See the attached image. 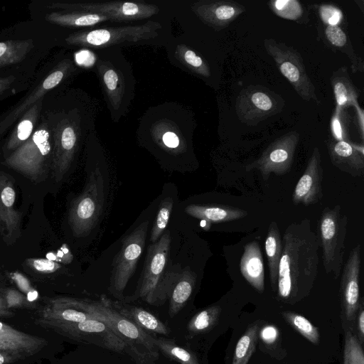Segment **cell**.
<instances>
[{
    "instance_id": "1",
    "label": "cell",
    "mask_w": 364,
    "mask_h": 364,
    "mask_svg": "<svg viewBox=\"0 0 364 364\" xmlns=\"http://www.w3.org/2000/svg\"><path fill=\"white\" fill-rule=\"evenodd\" d=\"M279 263L277 294L285 301L305 296L312 288L319 263L317 235L305 218L286 228Z\"/></svg>"
},
{
    "instance_id": "2",
    "label": "cell",
    "mask_w": 364,
    "mask_h": 364,
    "mask_svg": "<svg viewBox=\"0 0 364 364\" xmlns=\"http://www.w3.org/2000/svg\"><path fill=\"white\" fill-rule=\"evenodd\" d=\"M171 237L165 231L161 237L149 247L142 277L134 294L122 300L128 303L141 299L159 306L168 299L171 287L180 271L171 267L169 250Z\"/></svg>"
},
{
    "instance_id": "3",
    "label": "cell",
    "mask_w": 364,
    "mask_h": 364,
    "mask_svg": "<svg viewBox=\"0 0 364 364\" xmlns=\"http://www.w3.org/2000/svg\"><path fill=\"white\" fill-rule=\"evenodd\" d=\"M52 302L68 306L90 314L92 317L106 323L129 346L134 355L140 353L137 348L154 355L156 348L149 335L129 318L122 315L107 297L100 301H90L59 296L49 299Z\"/></svg>"
},
{
    "instance_id": "4",
    "label": "cell",
    "mask_w": 364,
    "mask_h": 364,
    "mask_svg": "<svg viewBox=\"0 0 364 364\" xmlns=\"http://www.w3.org/2000/svg\"><path fill=\"white\" fill-rule=\"evenodd\" d=\"M317 228L325 272L338 279L343 262L348 218L339 205L332 208L326 207L322 211Z\"/></svg>"
},
{
    "instance_id": "5",
    "label": "cell",
    "mask_w": 364,
    "mask_h": 364,
    "mask_svg": "<svg viewBox=\"0 0 364 364\" xmlns=\"http://www.w3.org/2000/svg\"><path fill=\"white\" fill-rule=\"evenodd\" d=\"M104 202L105 179L96 168L89 176L83 192L70 207L69 223L75 236H84L94 228L102 212Z\"/></svg>"
},
{
    "instance_id": "6",
    "label": "cell",
    "mask_w": 364,
    "mask_h": 364,
    "mask_svg": "<svg viewBox=\"0 0 364 364\" xmlns=\"http://www.w3.org/2000/svg\"><path fill=\"white\" fill-rule=\"evenodd\" d=\"M267 53L274 59L280 73L293 86L298 95L306 101L320 104L316 89L305 69L299 53L285 43L274 39L264 41Z\"/></svg>"
},
{
    "instance_id": "7",
    "label": "cell",
    "mask_w": 364,
    "mask_h": 364,
    "mask_svg": "<svg viewBox=\"0 0 364 364\" xmlns=\"http://www.w3.org/2000/svg\"><path fill=\"white\" fill-rule=\"evenodd\" d=\"M161 28L159 22L148 21L142 25L98 28L74 33L68 41L73 45L106 47L154 38Z\"/></svg>"
},
{
    "instance_id": "8",
    "label": "cell",
    "mask_w": 364,
    "mask_h": 364,
    "mask_svg": "<svg viewBox=\"0 0 364 364\" xmlns=\"http://www.w3.org/2000/svg\"><path fill=\"white\" fill-rule=\"evenodd\" d=\"M148 225V221H144L128 235L114 259L110 291L119 299L144 250Z\"/></svg>"
},
{
    "instance_id": "9",
    "label": "cell",
    "mask_w": 364,
    "mask_h": 364,
    "mask_svg": "<svg viewBox=\"0 0 364 364\" xmlns=\"http://www.w3.org/2000/svg\"><path fill=\"white\" fill-rule=\"evenodd\" d=\"M49 134L40 129L33 136V142L23 146L6 159V164L33 181L44 179L48 172V156L51 150Z\"/></svg>"
},
{
    "instance_id": "10",
    "label": "cell",
    "mask_w": 364,
    "mask_h": 364,
    "mask_svg": "<svg viewBox=\"0 0 364 364\" xmlns=\"http://www.w3.org/2000/svg\"><path fill=\"white\" fill-rule=\"evenodd\" d=\"M52 331L70 339L94 344L114 352L132 353L127 343L106 323L92 316L80 322L57 326Z\"/></svg>"
},
{
    "instance_id": "11",
    "label": "cell",
    "mask_w": 364,
    "mask_h": 364,
    "mask_svg": "<svg viewBox=\"0 0 364 364\" xmlns=\"http://www.w3.org/2000/svg\"><path fill=\"white\" fill-rule=\"evenodd\" d=\"M279 96L260 86L243 90L237 97L236 113L241 122L254 126L279 112L284 107Z\"/></svg>"
},
{
    "instance_id": "12",
    "label": "cell",
    "mask_w": 364,
    "mask_h": 364,
    "mask_svg": "<svg viewBox=\"0 0 364 364\" xmlns=\"http://www.w3.org/2000/svg\"><path fill=\"white\" fill-rule=\"evenodd\" d=\"M299 134L295 131L277 139L255 161L246 166V171L258 170L262 178L267 181L271 173L281 176L291 168Z\"/></svg>"
},
{
    "instance_id": "13",
    "label": "cell",
    "mask_w": 364,
    "mask_h": 364,
    "mask_svg": "<svg viewBox=\"0 0 364 364\" xmlns=\"http://www.w3.org/2000/svg\"><path fill=\"white\" fill-rule=\"evenodd\" d=\"M360 244L350 252L342 271L340 286L343 323L351 329L360 306Z\"/></svg>"
},
{
    "instance_id": "14",
    "label": "cell",
    "mask_w": 364,
    "mask_h": 364,
    "mask_svg": "<svg viewBox=\"0 0 364 364\" xmlns=\"http://www.w3.org/2000/svg\"><path fill=\"white\" fill-rule=\"evenodd\" d=\"M64 6L78 11L102 14L109 17L112 21L144 19L151 17L159 11V7L154 4L118 1L66 4Z\"/></svg>"
},
{
    "instance_id": "15",
    "label": "cell",
    "mask_w": 364,
    "mask_h": 364,
    "mask_svg": "<svg viewBox=\"0 0 364 364\" xmlns=\"http://www.w3.org/2000/svg\"><path fill=\"white\" fill-rule=\"evenodd\" d=\"M16 191L12 178L0 171V235L7 245L21 235V213L15 209Z\"/></svg>"
},
{
    "instance_id": "16",
    "label": "cell",
    "mask_w": 364,
    "mask_h": 364,
    "mask_svg": "<svg viewBox=\"0 0 364 364\" xmlns=\"http://www.w3.org/2000/svg\"><path fill=\"white\" fill-rule=\"evenodd\" d=\"M322 178L321 154L318 148L315 147L304 173L294 188L292 195L293 203L309 205L320 201L323 196Z\"/></svg>"
},
{
    "instance_id": "17",
    "label": "cell",
    "mask_w": 364,
    "mask_h": 364,
    "mask_svg": "<svg viewBox=\"0 0 364 364\" xmlns=\"http://www.w3.org/2000/svg\"><path fill=\"white\" fill-rule=\"evenodd\" d=\"M191 9L203 22L215 30L226 28L245 10L242 5L232 1H200L193 4Z\"/></svg>"
},
{
    "instance_id": "18",
    "label": "cell",
    "mask_w": 364,
    "mask_h": 364,
    "mask_svg": "<svg viewBox=\"0 0 364 364\" xmlns=\"http://www.w3.org/2000/svg\"><path fill=\"white\" fill-rule=\"evenodd\" d=\"M332 164L341 171L353 177L364 173V153L363 146H356L346 141L328 144Z\"/></svg>"
},
{
    "instance_id": "19",
    "label": "cell",
    "mask_w": 364,
    "mask_h": 364,
    "mask_svg": "<svg viewBox=\"0 0 364 364\" xmlns=\"http://www.w3.org/2000/svg\"><path fill=\"white\" fill-rule=\"evenodd\" d=\"M76 126L65 123L57 143L53 161V177L60 181L68 171L73 160L77 142Z\"/></svg>"
},
{
    "instance_id": "20",
    "label": "cell",
    "mask_w": 364,
    "mask_h": 364,
    "mask_svg": "<svg viewBox=\"0 0 364 364\" xmlns=\"http://www.w3.org/2000/svg\"><path fill=\"white\" fill-rule=\"evenodd\" d=\"M37 315L36 323L50 330L61 325L80 322L92 317L84 311L49 301L46 306L38 311Z\"/></svg>"
},
{
    "instance_id": "21",
    "label": "cell",
    "mask_w": 364,
    "mask_h": 364,
    "mask_svg": "<svg viewBox=\"0 0 364 364\" xmlns=\"http://www.w3.org/2000/svg\"><path fill=\"white\" fill-rule=\"evenodd\" d=\"M242 277L259 292L264 289V269L262 255L257 240L247 243L240 262Z\"/></svg>"
},
{
    "instance_id": "22",
    "label": "cell",
    "mask_w": 364,
    "mask_h": 364,
    "mask_svg": "<svg viewBox=\"0 0 364 364\" xmlns=\"http://www.w3.org/2000/svg\"><path fill=\"white\" fill-rule=\"evenodd\" d=\"M220 312V306L212 305L191 316L185 326L187 348L194 349L200 338L213 329L218 324Z\"/></svg>"
},
{
    "instance_id": "23",
    "label": "cell",
    "mask_w": 364,
    "mask_h": 364,
    "mask_svg": "<svg viewBox=\"0 0 364 364\" xmlns=\"http://www.w3.org/2000/svg\"><path fill=\"white\" fill-rule=\"evenodd\" d=\"M110 302L122 315L149 335L168 336L170 334L171 329L147 310L122 301L110 300Z\"/></svg>"
},
{
    "instance_id": "24",
    "label": "cell",
    "mask_w": 364,
    "mask_h": 364,
    "mask_svg": "<svg viewBox=\"0 0 364 364\" xmlns=\"http://www.w3.org/2000/svg\"><path fill=\"white\" fill-rule=\"evenodd\" d=\"M196 285V275L188 269L179 272L168 294V315L173 318L181 312L191 299Z\"/></svg>"
},
{
    "instance_id": "25",
    "label": "cell",
    "mask_w": 364,
    "mask_h": 364,
    "mask_svg": "<svg viewBox=\"0 0 364 364\" xmlns=\"http://www.w3.org/2000/svg\"><path fill=\"white\" fill-rule=\"evenodd\" d=\"M186 213L209 224L235 220L247 215V211L232 207L196 204L188 205L186 208Z\"/></svg>"
},
{
    "instance_id": "26",
    "label": "cell",
    "mask_w": 364,
    "mask_h": 364,
    "mask_svg": "<svg viewBox=\"0 0 364 364\" xmlns=\"http://www.w3.org/2000/svg\"><path fill=\"white\" fill-rule=\"evenodd\" d=\"M265 252L267 257L271 286L277 290L279 263L282 251V241L279 227L276 222H271L265 240Z\"/></svg>"
},
{
    "instance_id": "27",
    "label": "cell",
    "mask_w": 364,
    "mask_h": 364,
    "mask_svg": "<svg viewBox=\"0 0 364 364\" xmlns=\"http://www.w3.org/2000/svg\"><path fill=\"white\" fill-rule=\"evenodd\" d=\"M97 68L108 100L113 108L118 109L124 94V80L119 72L109 64L100 62Z\"/></svg>"
},
{
    "instance_id": "28",
    "label": "cell",
    "mask_w": 364,
    "mask_h": 364,
    "mask_svg": "<svg viewBox=\"0 0 364 364\" xmlns=\"http://www.w3.org/2000/svg\"><path fill=\"white\" fill-rule=\"evenodd\" d=\"M330 80L338 107H341L357 102L359 92L354 87L345 67L340 68L334 72Z\"/></svg>"
},
{
    "instance_id": "29",
    "label": "cell",
    "mask_w": 364,
    "mask_h": 364,
    "mask_svg": "<svg viewBox=\"0 0 364 364\" xmlns=\"http://www.w3.org/2000/svg\"><path fill=\"white\" fill-rule=\"evenodd\" d=\"M325 36L331 46L348 55L354 71L363 70V60L355 55L346 33L338 25H326Z\"/></svg>"
},
{
    "instance_id": "30",
    "label": "cell",
    "mask_w": 364,
    "mask_h": 364,
    "mask_svg": "<svg viewBox=\"0 0 364 364\" xmlns=\"http://www.w3.org/2000/svg\"><path fill=\"white\" fill-rule=\"evenodd\" d=\"M153 342L157 349L168 358L180 364H200L193 350L178 346L174 341L165 337H153Z\"/></svg>"
},
{
    "instance_id": "31",
    "label": "cell",
    "mask_w": 364,
    "mask_h": 364,
    "mask_svg": "<svg viewBox=\"0 0 364 364\" xmlns=\"http://www.w3.org/2000/svg\"><path fill=\"white\" fill-rule=\"evenodd\" d=\"M259 326L254 324L249 327L238 340L232 364H247L257 344Z\"/></svg>"
},
{
    "instance_id": "32",
    "label": "cell",
    "mask_w": 364,
    "mask_h": 364,
    "mask_svg": "<svg viewBox=\"0 0 364 364\" xmlns=\"http://www.w3.org/2000/svg\"><path fill=\"white\" fill-rule=\"evenodd\" d=\"M0 336L41 351L48 345L43 338L19 331L0 321Z\"/></svg>"
},
{
    "instance_id": "33",
    "label": "cell",
    "mask_w": 364,
    "mask_h": 364,
    "mask_svg": "<svg viewBox=\"0 0 364 364\" xmlns=\"http://www.w3.org/2000/svg\"><path fill=\"white\" fill-rule=\"evenodd\" d=\"M343 327L345 335L343 364H364L362 344L357 335L345 323H343Z\"/></svg>"
},
{
    "instance_id": "34",
    "label": "cell",
    "mask_w": 364,
    "mask_h": 364,
    "mask_svg": "<svg viewBox=\"0 0 364 364\" xmlns=\"http://www.w3.org/2000/svg\"><path fill=\"white\" fill-rule=\"evenodd\" d=\"M175 55L181 62L194 73L205 77L210 75L208 63L202 57L186 46L178 45L176 47Z\"/></svg>"
},
{
    "instance_id": "35",
    "label": "cell",
    "mask_w": 364,
    "mask_h": 364,
    "mask_svg": "<svg viewBox=\"0 0 364 364\" xmlns=\"http://www.w3.org/2000/svg\"><path fill=\"white\" fill-rule=\"evenodd\" d=\"M55 20L56 22L61 24L75 27L91 26L107 21H110L109 18L107 16L83 11L63 15L59 14L55 16Z\"/></svg>"
},
{
    "instance_id": "36",
    "label": "cell",
    "mask_w": 364,
    "mask_h": 364,
    "mask_svg": "<svg viewBox=\"0 0 364 364\" xmlns=\"http://www.w3.org/2000/svg\"><path fill=\"white\" fill-rule=\"evenodd\" d=\"M286 321L310 342L318 344L320 335L318 328L304 316L291 311L282 312Z\"/></svg>"
},
{
    "instance_id": "37",
    "label": "cell",
    "mask_w": 364,
    "mask_h": 364,
    "mask_svg": "<svg viewBox=\"0 0 364 364\" xmlns=\"http://www.w3.org/2000/svg\"><path fill=\"white\" fill-rule=\"evenodd\" d=\"M173 200L170 197L164 198L160 203L159 208L151 229L150 240L152 243L159 240L165 232L173 208Z\"/></svg>"
},
{
    "instance_id": "38",
    "label": "cell",
    "mask_w": 364,
    "mask_h": 364,
    "mask_svg": "<svg viewBox=\"0 0 364 364\" xmlns=\"http://www.w3.org/2000/svg\"><path fill=\"white\" fill-rule=\"evenodd\" d=\"M272 9L282 18L296 20L302 14L299 3L293 0H278L272 1Z\"/></svg>"
},
{
    "instance_id": "39",
    "label": "cell",
    "mask_w": 364,
    "mask_h": 364,
    "mask_svg": "<svg viewBox=\"0 0 364 364\" xmlns=\"http://www.w3.org/2000/svg\"><path fill=\"white\" fill-rule=\"evenodd\" d=\"M0 294L4 298L6 306L11 308H31L32 304L28 297L14 288L0 287Z\"/></svg>"
},
{
    "instance_id": "40",
    "label": "cell",
    "mask_w": 364,
    "mask_h": 364,
    "mask_svg": "<svg viewBox=\"0 0 364 364\" xmlns=\"http://www.w3.org/2000/svg\"><path fill=\"white\" fill-rule=\"evenodd\" d=\"M25 263L33 271L43 274L53 273L61 267L60 264L47 258H27Z\"/></svg>"
},
{
    "instance_id": "41",
    "label": "cell",
    "mask_w": 364,
    "mask_h": 364,
    "mask_svg": "<svg viewBox=\"0 0 364 364\" xmlns=\"http://www.w3.org/2000/svg\"><path fill=\"white\" fill-rule=\"evenodd\" d=\"M0 351L14 352L29 357L37 353L33 348L0 336Z\"/></svg>"
},
{
    "instance_id": "42",
    "label": "cell",
    "mask_w": 364,
    "mask_h": 364,
    "mask_svg": "<svg viewBox=\"0 0 364 364\" xmlns=\"http://www.w3.org/2000/svg\"><path fill=\"white\" fill-rule=\"evenodd\" d=\"M7 275L22 292L28 296L37 295V291L32 287L28 279L22 273L18 271H14L8 272Z\"/></svg>"
},
{
    "instance_id": "43",
    "label": "cell",
    "mask_w": 364,
    "mask_h": 364,
    "mask_svg": "<svg viewBox=\"0 0 364 364\" xmlns=\"http://www.w3.org/2000/svg\"><path fill=\"white\" fill-rule=\"evenodd\" d=\"M46 258L59 264H68L73 261V255L68 245L64 243L57 251L48 252Z\"/></svg>"
},
{
    "instance_id": "44",
    "label": "cell",
    "mask_w": 364,
    "mask_h": 364,
    "mask_svg": "<svg viewBox=\"0 0 364 364\" xmlns=\"http://www.w3.org/2000/svg\"><path fill=\"white\" fill-rule=\"evenodd\" d=\"M321 18L327 25H337L341 18L339 10L331 6H323L321 9Z\"/></svg>"
},
{
    "instance_id": "45",
    "label": "cell",
    "mask_w": 364,
    "mask_h": 364,
    "mask_svg": "<svg viewBox=\"0 0 364 364\" xmlns=\"http://www.w3.org/2000/svg\"><path fill=\"white\" fill-rule=\"evenodd\" d=\"M259 336L264 343L272 344L278 338L279 331L274 326L267 325L260 330Z\"/></svg>"
},
{
    "instance_id": "46",
    "label": "cell",
    "mask_w": 364,
    "mask_h": 364,
    "mask_svg": "<svg viewBox=\"0 0 364 364\" xmlns=\"http://www.w3.org/2000/svg\"><path fill=\"white\" fill-rule=\"evenodd\" d=\"M33 130V124L28 119L21 121L17 128V139L19 141L26 140Z\"/></svg>"
},
{
    "instance_id": "47",
    "label": "cell",
    "mask_w": 364,
    "mask_h": 364,
    "mask_svg": "<svg viewBox=\"0 0 364 364\" xmlns=\"http://www.w3.org/2000/svg\"><path fill=\"white\" fill-rule=\"evenodd\" d=\"M355 320H357V337L362 344L364 341V309L363 301L360 303Z\"/></svg>"
},
{
    "instance_id": "48",
    "label": "cell",
    "mask_w": 364,
    "mask_h": 364,
    "mask_svg": "<svg viewBox=\"0 0 364 364\" xmlns=\"http://www.w3.org/2000/svg\"><path fill=\"white\" fill-rule=\"evenodd\" d=\"M162 141L165 146L169 149H176L180 144L178 135L171 131H167L162 135Z\"/></svg>"
},
{
    "instance_id": "49",
    "label": "cell",
    "mask_w": 364,
    "mask_h": 364,
    "mask_svg": "<svg viewBox=\"0 0 364 364\" xmlns=\"http://www.w3.org/2000/svg\"><path fill=\"white\" fill-rule=\"evenodd\" d=\"M26 358L18 353L0 351V364H11Z\"/></svg>"
},
{
    "instance_id": "50",
    "label": "cell",
    "mask_w": 364,
    "mask_h": 364,
    "mask_svg": "<svg viewBox=\"0 0 364 364\" xmlns=\"http://www.w3.org/2000/svg\"><path fill=\"white\" fill-rule=\"evenodd\" d=\"M64 73L61 70H56L46 79L43 87L46 89H51L58 85L63 77Z\"/></svg>"
},
{
    "instance_id": "51",
    "label": "cell",
    "mask_w": 364,
    "mask_h": 364,
    "mask_svg": "<svg viewBox=\"0 0 364 364\" xmlns=\"http://www.w3.org/2000/svg\"><path fill=\"white\" fill-rule=\"evenodd\" d=\"M332 129L336 139H338V141H344L341 123L337 114L334 116L332 120Z\"/></svg>"
},
{
    "instance_id": "52",
    "label": "cell",
    "mask_w": 364,
    "mask_h": 364,
    "mask_svg": "<svg viewBox=\"0 0 364 364\" xmlns=\"http://www.w3.org/2000/svg\"><path fill=\"white\" fill-rule=\"evenodd\" d=\"M14 315L15 314L6 306L4 298L0 294V317L11 318L14 316Z\"/></svg>"
},
{
    "instance_id": "53",
    "label": "cell",
    "mask_w": 364,
    "mask_h": 364,
    "mask_svg": "<svg viewBox=\"0 0 364 364\" xmlns=\"http://www.w3.org/2000/svg\"><path fill=\"white\" fill-rule=\"evenodd\" d=\"M6 50V44L5 43H0V57H1Z\"/></svg>"
},
{
    "instance_id": "54",
    "label": "cell",
    "mask_w": 364,
    "mask_h": 364,
    "mask_svg": "<svg viewBox=\"0 0 364 364\" xmlns=\"http://www.w3.org/2000/svg\"><path fill=\"white\" fill-rule=\"evenodd\" d=\"M3 284V277L0 274V287H1V284Z\"/></svg>"
}]
</instances>
